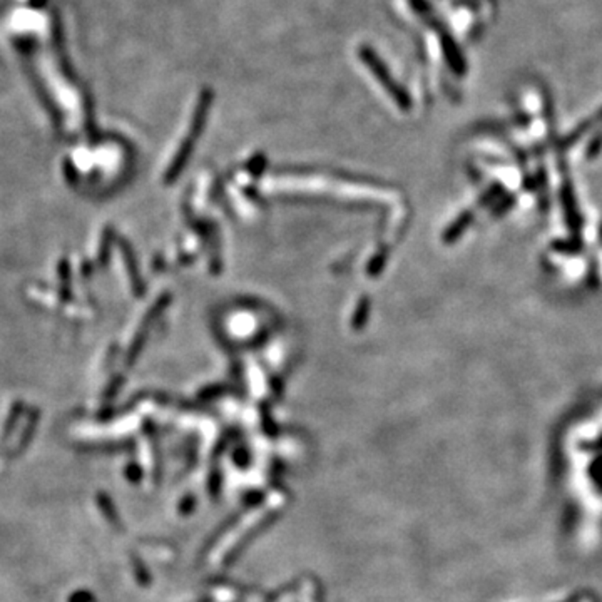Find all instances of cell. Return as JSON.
I'll return each instance as SVG.
<instances>
[{
    "label": "cell",
    "mask_w": 602,
    "mask_h": 602,
    "mask_svg": "<svg viewBox=\"0 0 602 602\" xmlns=\"http://www.w3.org/2000/svg\"><path fill=\"white\" fill-rule=\"evenodd\" d=\"M358 54H360V59L365 62V65H367L370 70H372V74L378 79V82H380L382 86L387 89L388 94L394 97L396 104L403 107V109H407V107L410 106L408 96L405 94L403 89H400L399 86H396V82L394 80V77H391V74L388 73L387 65L380 61V57H378L377 54H375L372 49H368V47H360Z\"/></svg>",
    "instance_id": "cell-1"
},
{
    "label": "cell",
    "mask_w": 602,
    "mask_h": 602,
    "mask_svg": "<svg viewBox=\"0 0 602 602\" xmlns=\"http://www.w3.org/2000/svg\"><path fill=\"white\" fill-rule=\"evenodd\" d=\"M440 42H441V47H444L445 59H447L450 69H452L455 74L465 73V59H463L462 51L458 49L457 44H455V40L450 37L447 32H444V30H441Z\"/></svg>",
    "instance_id": "cell-2"
},
{
    "label": "cell",
    "mask_w": 602,
    "mask_h": 602,
    "mask_svg": "<svg viewBox=\"0 0 602 602\" xmlns=\"http://www.w3.org/2000/svg\"><path fill=\"white\" fill-rule=\"evenodd\" d=\"M97 501H99V507H101V510L104 512V515L107 517V520H109L113 525H115V527H119L120 524H119L118 514H115L114 506H113V502H111V498L107 497L106 494H99Z\"/></svg>",
    "instance_id": "cell-3"
},
{
    "label": "cell",
    "mask_w": 602,
    "mask_h": 602,
    "mask_svg": "<svg viewBox=\"0 0 602 602\" xmlns=\"http://www.w3.org/2000/svg\"><path fill=\"white\" fill-rule=\"evenodd\" d=\"M127 477H129V480H134V482H137L141 479V470H139V467H132V465H129L127 467Z\"/></svg>",
    "instance_id": "cell-4"
},
{
    "label": "cell",
    "mask_w": 602,
    "mask_h": 602,
    "mask_svg": "<svg viewBox=\"0 0 602 602\" xmlns=\"http://www.w3.org/2000/svg\"><path fill=\"white\" fill-rule=\"evenodd\" d=\"M193 506H194V501H193V497H186V501L181 503V512L182 514H186V512H189L191 508H193Z\"/></svg>",
    "instance_id": "cell-5"
},
{
    "label": "cell",
    "mask_w": 602,
    "mask_h": 602,
    "mask_svg": "<svg viewBox=\"0 0 602 602\" xmlns=\"http://www.w3.org/2000/svg\"><path fill=\"white\" fill-rule=\"evenodd\" d=\"M203 602H208V601H203Z\"/></svg>",
    "instance_id": "cell-6"
}]
</instances>
